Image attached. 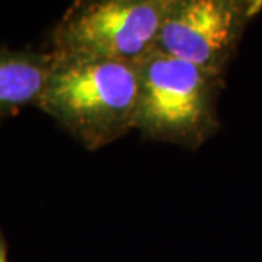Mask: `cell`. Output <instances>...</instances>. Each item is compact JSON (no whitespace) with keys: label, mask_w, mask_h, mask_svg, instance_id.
Returning a JSON list of instances; mask_svg holds the SVG:
<instances>
[{"label":"cell","mask_w":262,"mask_h":262,"mask_svg":"<svg viewBox=\"0 0 262 262\" xmlns=\"http://www.w3.org/2000/svg\"><path fill=\"white\" fill-rule=\"evenodd\" d=\"M53 54L37 106L84 149L110 146L134 130L137 64Z\"/></svg>","instance_id":"6da1fadb"},{"label":"cell","mask_w":262,"mask_h":262,"mask_svg":"<svg viewBox=\"0 0 262 262\" xmlns=\"http://www.w3.org/2000/svg\"><path fill=\"white\" fill-rule=\"evenodd\" d=\"M51 61V51L0 47V118L37 106Z\"/></svg>","instance_id":"5b68a950"},{"label":"cell","mask_w":262,"mask_h":262,"mask_svg":"<svg viewBox=\"0 0 262 262\" xmlns=\"http://www.w3.org/2000/svg\"><path fill=\"white\" fill-rule=\"evenodd\" d=\"M137 75L134 130L146 139L196 150L217 133L225 75L156 50L137 64Z\"/></svg>","instance_id":"7a4b0ae2"},{"label":"cell","mask_w":262,"mask_h":262,"mask_svg":"<svg viewBox=\"0 0 262 262\" xmlns=\"http://www.w3.org/2000/svg\"><path fill=\"white\" fill-rule=\"evenodd\" d=\"M168 0L75 2L51 32V53L139 64L156 48Z\"/></svg>","instance_id":"3957f363"},{"label":"cell","mask_w":262,"mask_h":262,"mask_svg":"<svg viewBox=\"0 0 262 262\" xmlns=\"http://www.w3.org/2000/svg\"><path fill=\"white\" fill-rule=\"evenodd\" d=\"M261 2L168 0L156 51L225 75Z\"/></svg>","instance_id":"277c9868"},{"label":"cell","mask_w":262,"mask_h":262,"mask_svg":"<svg viewBox=\"0 0 262 262\" xmlns=\"http://www.w3.org/2000/svg\"><path fill=\"white\" fill-rule=\"evenodd\" d=\"M0 262H8V248L2 229H0Z\"/></svg>","instance_id":"8992f818"}]
</instances>
